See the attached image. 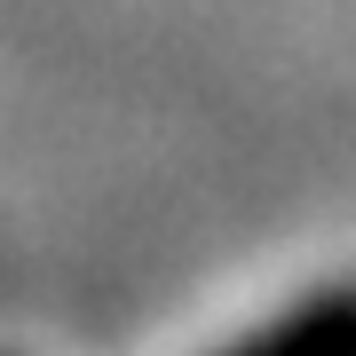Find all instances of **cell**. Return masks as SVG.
<instances>
[{
  "label": "cell",
  "mask_w": 356,
  "mask_h": 356,
  "mask_svg": "<svg viewBox=\"0 0 356 356\" xmlns=\"http://www.w3.org/2000/svg\"><path fill=\"white\" fill-rule=\"evenodd\" d=\"M222 356H356V285L309 293L301 309H285L277 325L245 332V341L222 348Z\"/></svg>",
  "instance_id": "cell-1"
}]
</instances>
